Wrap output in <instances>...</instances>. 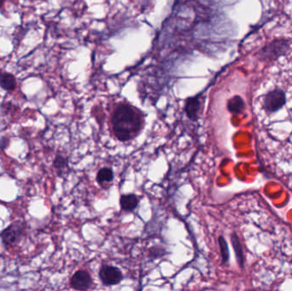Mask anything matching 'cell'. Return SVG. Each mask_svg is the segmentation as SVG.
<instances>
[{
	"instance_id": "7c38bea8",
	"label": "cell",
	"mask_w": 292,
	"mask_h": 291,
	"mask_svg": "<svg viewBox=\"0 0 292 291\" xmlns=\"http://www.w3.org/2000/svg\"><path fill=\"white\" fill-rule=\"evenodd\" d=\"M231 240H232L233 248H234V251H235L237 261H238V264H239V266H240L241 267H243V248H242V246H241V243L240 242H239V239H238V236L236 235L235 233H233V235H232V238H231Z\"/></svg>"
},
{
	"instance_id": "9c48e42d",
	"label": "cell",
	"mask_w": 292,
	"mask_h": 291,
	"mask_svg": "<svg viewBox=\"0 0 292 291\" xmlns=\"http://www.w3.org/2000/svg\"><path fill=\"white\" fill-rule=\"evenodd\" d=\"M120 205L121 210L126 212H133L138 207V197L133 193L122 195L120 198Z\"/></svg>"
},
{
	"instance_id": "8fae6325",
	"label": "cell",
	"mask_w": 292,
	"mask_h": 291,
	"mask_svg": "<svg viewBox=\"0 0 292 291\" xmlns=\"http://www.w3.org/2000/svg\"><path fill=\"white\" fill-rule=\"evenodd\" d=\"M96 179H97V183L101 185L111 183L114 179V173H113L112 169H109V168H102L100 169L97 173Z\"/></svg>"
},
{
	"instance_id": "277c9868",
	"label": "cell",
	"mask_w": 292,
	"mask_h": 291,
	"mask_svg": "<svg viewBox=\"0 0 292 291\" xmlns=\"http://www.w3.org/2000/svg\"><path fill=\"white\" fill-rule=\"evenodd\" d=\"M286 103V96L284 91L279 88L272 90L263 97L262 106L267 114L278 112Z\"/></svg>"
},
{
	"instance_id": "52a82bcc",
	"label": "cell",
	"mask_w": 292,
	"mask_h": 291,
	"mask_svg": "<svg viewBox=\"0 0 292 291\" xmlns=\"http://www.w3.org/2000/svg\"><path fill=\"white\" fill-rule=\"evenodd\" d=\"M201 103H202V97L201 94L197 95L195 97L187 98L184 103V112L187 117L192 121H197L199 119V113L201 110Z\"/></svg>"
},
{
	"instance_id": "3957f363",
	"label": "cell",
	"mask_w": 292,
	"mask_h": 291,
	"mask_svg": "<svg viewBox=\"0 0 292 291\" xmlns=\"http://www.w3.org/2000/svg\"><path fill=\"white\" fill-rule=\"evenodd\" d=\"M27 225L25 223L15 222L9 225L0 233V238L5 248H11L20 243L25 236Z\"/></svg>"
},
{
	"instance_id": "ba28073f",
	"label": "cell",
	"mask_w": 292,
	"mask_h": 291,
	"mask_svg": "<svg viewBox=\"0 0 292 291\" xmlns=\"http://www.w3.org/2000/svg\"><path fill=\"white\" fill-rule=\"evenodd\" d=\"M17 86V82L15 75L9 72L0 71V87L6 92H11L15 91Z\"/></svg>"
},
{
	"instance_id": "7a4b0ae2",
	"label": "cell",
	"mask_w": 292,
	"mask_h": 291,
	"mask_svg": "<svg viewBox=\"0 0 292 291\" xmlns=\"http://www.w3.org/2000/svg\"><path fill=\"white\" fill-rule=\"evenodd\" d=\"M290 50V41L286 38H276L266 44L257 53L259 61L272 63L286 55Z\"/></svg>"
},
{
	"instance_id": "8992f818",
	"label": "cell",
	"mask_w": 292,
	"mask_h": 291,
	"mask_svg": "<svg viewBox=\"0 0 292 291\" xmlns=\"http://www.w3.org/2000/svg\"><path fill=\"white\" fill-rule=\"evenodd\" d=\"M93 284L92 276L85 270H79L72 276L70 286L76 290H88Z\"/></svg>"
},
{
	"instance_id": "30bf717a",
	"label": "cell",
	"mask_w": 292,
	"mask_h": 291,
	"mask_svg": "<svg viewBox=\"0 0 292 291\" xmlns=\"http://www.w3.org/2000/svg\"><path fill=\"white\" fill-rule=\"evenodd\" d=\"M227 109L233 114H241L244 109V102L239 96H234L227 102Z\"/></svg>"
},
{
	"instance_id": "6da1fadb",
	"label": "cell",
	"mask_w": 292,
	"mask_h": 291,
	"mask_svg": "<svg viewBox=\"0 0 292 291\" xmlns=\"http://www.w3.org/2000/svg\"><path fill=\"white\" fill-rule=\"evenodd\" d=\"M113 133L120 141L135 138L143 126V117L135 107L127 102L118 105L111 116Z\"/></svg>"
},
{
	"instance_id": "5bb4252c",
	"label": "cell",
	"mask_w": 292,
	"mask_h": 291,
	"mask_svg": "<svg viewBox=\"0 0 292 291\" xmlns=\"http://www.w3.org/2000/svg\"><path fill=\"white\" fill-rule=\"evenodd\" d=\"M53 166L59 172V174H61L62 172L69 167L68 166V160L64 156L58 155L54 160Z\"/></svg>"
},
{
	"instance_id": "9a60e30c",
	"label": "cell",
	"mask_w": 292,
	"mask_h": 291,
	"mask_svg": "<svg viewBox=\"0 0 292 291\" xmlns=\"http://www.w3.org/2000/svg\"><path fill=\"white\" fill-rule=\"evenodd\" d=\"M5 0H0V10L5 7Z\"/></svg>"
},
{
	"instance_id": "5b68a950",
	"label": "cell",
	"mask_w": 292,
	"mask_h": 291,
	"mask_svg": "<svg viewBox=\"0 0 292 291\" xmlns=\"http://www.w3.org/2000/svg\"><path fill=\"white\" fill-rule=\"evenodd\" d=\"M100 280L106 286H113L122 281L123 274L120 269L114 266H103L99 271Z\"/></svg>"
},
{
	"instance_id": "4fadbf2b",
	"label": "cell",
	"mask_w": 292,
	"mask_h": 291,
	"mask_svg": "<svg viewBox=\"0 0 292 291\" xmlns=\"http://www.w3.org/2000/svg\"><path fill=\"white\" fill-rule=\"evenodd\" d=\"M219 245L220 248V253H221V258H222V262L224 264L227 263L229 261V248H228L227 243L225 241V238L222 236L219 237Z\"/></svg>"
}]
</instances>
